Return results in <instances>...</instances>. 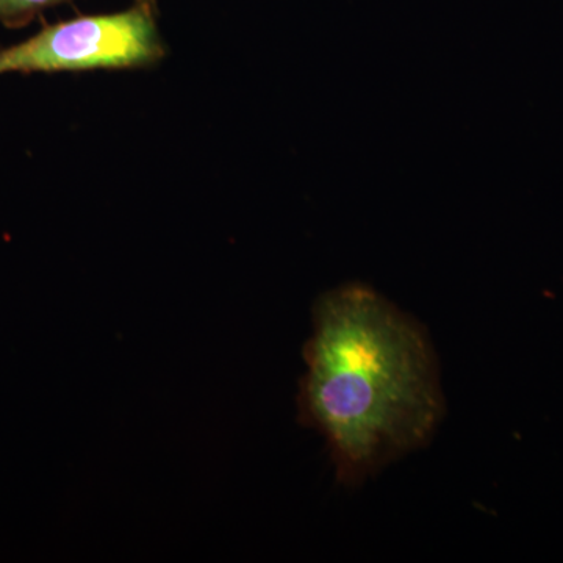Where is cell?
<instances>
[{
	"mask_svg": "<svg viewBox=\"0 0 563 563\" xmlns=\"http://www.w3.org/2000/svg\"><path fill=\"white\" fill-rule=\"evenodd\" d=\"M303 361L299 420L324 437L340 483H365L439 429L444 399L428 333L372 288L318 298Z\"/></svg>",
	"mask_w": 563,
	"mask_h": 563,
	"instance_id": "obj_1",
	"label": "cell"
},
{
	"mask_svg": "<svg viewBox=\"0 0 563 563\" xmlns=\"http://www.w3.org/2000/svg\"><path fill=\"white\" fill-rule=\"evenodd\" d=\"M165 54L155 0H135L120 13L46 25L24 43L0 51V76L150 68Z\"/></svg>",
	"mask_w": 563,
	"mask_h": 563,
	"instance_id": "obj_2",
	"label": "cell"
},
{
	"mask_svg": "<svg viewBox=\"0 0 563 563\" xmlns=\"http://www.w3.org/2000/svg\"><path fill=\"white\" fill-rule=\"evenodd\" d=\"M65 2L69 0H0V22L7 27H21L41 11Z\"/></svg>",
	"mask_w": 563,
	"mask_h": 563,
	"instance_id": "obj_3",
	"label": "cell"
}]
</instances>
